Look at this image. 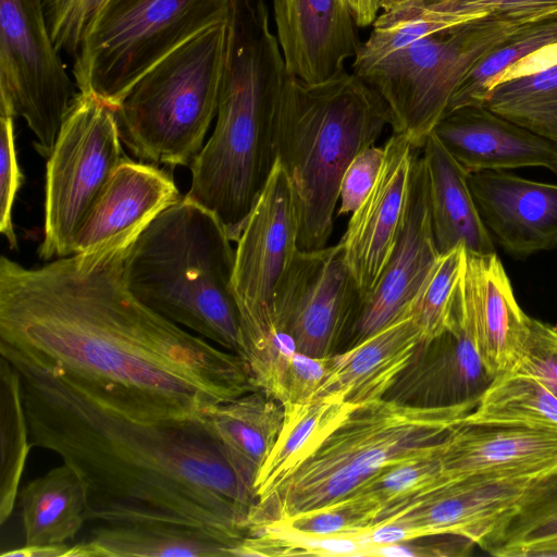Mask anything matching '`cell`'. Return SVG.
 I'll use <instances>...</instances> for the list:
<instances>
[{
	"instance_id": "obj_1",
	"label": "cell",
	"mask_w": 557,
	"mask_h": 557,
	"mask_svg": "<svg viewBox=\"0 0 557 557\" xmlns=\"http://www.w3.org/2000/svg\"><path fill=\"white\" fill-rule=\"evenodd\" d=\"M128 237L25 268L0 259V355L53 370L144 421L199 418L258 389L245 360L185 331L128 289Z\"/></svg>"
},
{
	"instance_id": "obj_2",
	"label": "cell",
	"mask_w": 557,
	"mask_h": 557,
	"mask_svg": "<svg viewBox=\"0 0 557 557\" xmlns=\"http://www.w3.org/2000/svg\"><path fill=\"white\" fill-rule=\"evenodd\" d=\"M32 446L81 479L87 521L166 522L245 540L253 482L201 417L144 421L91 397L60 373L14 356Z\"/></svg>"
},
{
	"instance_id": "obj_3",
	"label": "cell",
	"mask_w": 557,
	"mask_h": 557,
	"mask_svg": "<svg viewBox=\"0 0 557 557\" xmlns=\"http://www.w3.org/2000/svg\"><path fill=\"white\" fill-rule=\"evenodd\" d=\"M287 72L264 0H232L216 123L190 165L184 196L237 242L276 160L275 127Z\"/></svg>"
},
{
	"instance_id": "obj_4",
	"label": "cell",
	"mask_w": 557,
	"mask_h": 557,
	"mask_svg": "<svg viewBox=\"0 0 557 557\" xmlns=\"http://www.w3.org/2000/svg\"><path fill=\"white\" fill-rule=\"evenodd\" d=\"M387 125L384 101L354 72L315 84L287 74L276 116L275 152L293 190L300 250L327 246L342 177Z\"/></svg>"
},
{
	"instance_id": "obj_5",
	"label": "cell",
	"mask_w": 557,
	"mask_h": 557,
	"mask_svg": "<svg viewBox=\"0 0 557 557\" xmlns=\"http://www.w3.org/2000/svg\"><path fill=\"white\" fill-rule=\"evenodd\" d=\"M231 243L211 211L183 197L133 242L124 274L141 304L245 360Z\"/></svg>"
},
{
	"instance_id": "obj_6",
	"label": "cell",
	"mask_w": 557,
	"mask_h": 557,
	"mask_svg": "<svg viewBox=\"0 0 557 557\" xmlns=\"http://www.w3.org/2000/svg\"><path fill=\"white\" fill-rule=\"evenodd\" d=\"M476 404L414 407L383 398L358 405L273 491L257 499L247 532L341 502L386 468L436 454Z\"/></svg>"
},
{
	"instance_id": "obj_7",
	"label": "cell",
	"mask_w": 557,
	"mask_h": 557,
	"mask_svg": "<svg viewBox=\"0 0 557 557\" xmlns=\"http://www.w3.org/2000/svg\"><path fill=\"white\" fill-rule=\"evenodd\" d=\"M228 20L206 28L148 70L114 109L138 159L190 166L216 115Z\"/></svg>"
},
{
	"instance_id": "obj_8",
	"label": "cell",
	"mask_w": 557,
	"mask_h": 557,
	"mask_svg": "<svg viewBox=\"0 0 557 557\" xmlns=\"http://www.w3.org/2000/svg\"><path fill=\"white\" fill-rule=\"evenodd\" d=\"M232 0H108L76 57L78 91L115 109L131 87L184 42L230 17Z\"/></svg>"
},
{
	"instance_id": "obj_9",
	"label": "cell",
	"mask_w": 557,
	"mask_h": 557,
	"mask_svg": "<svg viewBox=\"0 0 557 557\" xmlns=\"http://www.w3.org/2000/svg\"><path fill=\"white\" fill-rule=\"evenodd\" d=\"M233 295L245 361L258 389L270 386L297 351L275 323L277 288L299 250L298 218L287 175L276 159L237 239Z\"/></svg>"
},
{
	"instance_id": "obj_10",
	"label": "cell",
	"mask_w": 557,
	"mask_h": 557,
	"mask_svg": "<svg viewBox=\"0 0 557 557\" xmlns=\"http://www.w3.org/2000/svg\"><path fill=\"white\" fill-rule=\"evenodd\" d=\"M522 25L483 16L424 36L354 73L384 101L393 133L421 149L468 73Z\"/></svg>"
},
{
	"instance_id": "obj_11",
	"label": "cell",
	"mask_w": 557,
	"mask_h": 557,
	"mask_svg": "<svg viewBox=\"0 0 557 557\" xmlns=\"http://www.w3.org/2000/svg\"><path fill=\"white\" fill-rule=\"evenodd\" d=\"M123 158L115 110L78 91L47 162L41 259L73 255L79 228Z\"/></svg>"
},
{
	"instance_id": "obj_12",
	"label": "cell",
	"mask_w": 557,
	"mask_h": 557,
	"mask_svg": "<svg viewBox=\"0 0 557 557\" xmlns=\"http://www.w3.org/2000/svg\"><path fill=\"white\" fill-rule=\"evenodd\" d=\"M76 88L50 36L44 0H0V114L23 117L47 159Z\"/></svg>"
},
{
	"instance_id": "obj_13",
	"label": "cell",
	"mask_w": 557,
	"mask_h": 557,
	"mask_svg": "<svg viewBox=\"0 0 557 557\" xmlns=\"http://www.w3.org/2000/svg\"><path fill=\"white\" fill-rule=\"evenodd\" d=\"M361 301L339 242L299 249L276 292V329L294 339L297 351L332 357L345 343Z\"/></svg>"
},
{
	"instance_id": "obj_14",
	"label": "cell",
	"mask_w": 557,
	"mask_h": 557,
	"mask_svg": "<svg viewBox=\"0 0 557 557\" xmlns=\"http://www.w3.org/2000/svg\"><path fill=\"white\" fill-rule=\"evenodd\" d=\"M438 256L432 226L428 170L423 157L417 154L396 247L376 286L360 305L345 341L347 348L409 317L411 304Z\"/></svg>"
},
{
	"instance_id": "obj_15",
	"label": "cell",
	"mask_w": 557,
	"mask_h": 557,
	"mask_svg": "<svg viewBox=\"0 0 557 557\" xmlns=\"http://www.w3.org/2000/svg\"><path fill=\"white\" fill-rule=\"evenodd\" d=\"M383 147L384 160L376 182L350 215L339 240L362 301L376 286L396 247L418 154L405 136L395 133Z\"/></svg>"
},
{
	"instance_id": "obj_16",
	"label": "cell",
	"mask_w": 557,
	"mask_h": 557,
	"mask_svg": "<svg viewBox=\"0 0 557 557\" xmlns=\"http://www.w3.org/2000/svg\"><path fill=\"white\" fill-rule=\"evenodd\" d=\"M544 478L480 475L447 481L383 522L405 525L411 540L451 534L482 548L528 491Z\"/></svg>"
},
{
	"instance_id": "obj_17",
	"label": "cell",
	"mask_w": 557,
	"mask_h": 557,
	"mask_svg": "<svg viewBox=\"0 0 557 557\" xmlns=\"http://www.w3.org/2000/svg\"><path fill=\"white\" fill-rule=\"evenodd\" d=\"M454 312L486 370L493 376L509 372L525 342L530 317L518 305L496 252L467 251Z\"/></svg>"
},
{
	"instance_id": "obj_18",
	"label": "cell",
	"mask_w": 557,
	"mask_h": 557,
	"mask_svg": "<svg viewBox=\"0 0 557 557\" xmlns=\"http://www.w3.org/2000/svg\"><path fill=\"white\" fill-rule=\"evenodd\" d=\"M553 15L557 0H384L352 69L362 70L424 36L483 16L529 24Z\"/></svg>"
},
{
	"instance_id": "obj_19",
	"label": "cell",
	"mask_w": 557,
	"mask_h": 557,
	"mask_svg": "<svg viewBox=\"0 0 557 557\" xmlns=\"http://www.w3.org/2000/svg\"><path fill=\"white\" fill-rule=\"evenodd\" d=\"M480 216L512 258L525 259L557 246V185L507 171L469 173Z\"/></svg>"
},
{
	"instance_id": "obj_20",
	"label": "cell",
	"mask_w": 557,
	"mask_h": 557,
	"mask_svg": "<svg viewBox=\"0 0 557 557\" xmlns=\"http://www.w3.org/2000/svg\"><path fill=\"white\" fill-rule=\"evenodd\" d=\"M276 37L288 75L321 83L345 71L360 47L343 0H272Z\"/></svg>"
},
{
	"instance_id": "obj_21",
	"label": "cell",
	"mask_w": 557,
	"mask_h": 557,
	"mask_svg": "<svg viewBox=\"0 0 557 557\" xmlns=\"http://www.w3.org/2000/svg\"><path fill=\"white\" fill-rule=\"evenodd\" d=\"M444 476L544 478L557 471V431L467 424L454 428L438 450Z\"/></svg>"
},
{
	"instance_id": "obj_22",
	"label": "cell",
	"mask_w": 557,
	"mask_h": 557,
	"mask_svg": "<svg viewBox=\"0 0 557 557\" xmlns=\"http://www.w3.org/2000/svg\"><path fill=\"white\" fill-rule=\"evenodd\" d=\"M493 379L454 312L449 330L417 345L384 399L414 407L478 403Z\"/></svg>"
},
{
	"instance_id": "obj_23",
	"label": "cell",
	"mask_w": 557,
	"mask_h": 557,
	"mask_svg": "<svg viewBox=\"0 0 557 557\" xmlns=\"http://www.w3.org/2000/svg\"><path fill=\"white\" fill-rule=\"evenodd\" d=\"M432 133L468 173L540 166L557 174V145L484 104L445 113Z\"/></svg>"
},
{
	"instance_id": "obj_24",
	"label": "cell",
	"mask_w": 557,
	"mask_h": 557,
	"mask_svg": "<svg viewBox=\"0 0 557 557\" xmlns=\"http://www.w3.org/2000/svg\"><path fill=\"white\" fill-rule=\"evenodd\" d=\"M181 198L171 174L124 157L79 228L73 253L138 236L153 218Z\"/></svg>"
},
{
	"instance_id": "obj_25",
	"label": "cell",
	"mask_w": 557,
	"mask_h": 557,
	"mask_svg": "<svg viewBox=\"0 0 557 557\" xmlns=\"http://www.w3.org/2000/svg\"><path fill=\"white\" fill-rule=\"evenodd\" d=\"M421 341L420 330L407 317L333 355L314 398L337 397L356 405L383 399Z\"/></svg>"
},
{
	"instance_id": "obj_26",
	"label": "cell",
	"mask_w": 557,
	"mask_h": 557,
	"mask_svg": "<svg viewBox=\"0 0 557 557\" xmlns=\"http://www.w3.org/2000/svg\"><path fill=\"white\" fill-rule=\"evenodd\" d=\"M244 540L206 528L166 523H96L66 557H225Z\"/></svg>"
},
{
	"instance_id": "obj_27",
	"label": "cell",
	"mask_w": 557,
	"mask_h": 557,
	"mask_svg": "<svg viewBox=\"0 0 557 557\" xmlns=\"http://www.w3.org/2000/svg\"><path fill=\"white\" fill-rule=\"evenodd\" d=\"M434 238L440 253L462 245L474 255L495 253L469 185V173L431 133L422 146Z\"/></svg>"
},
{
	"instance_id": "obj_28",
	"label": "cell",
	"mask_w": 557,
	"mask_h": 557,
	"mask_svg": "<svg viewBox=\"0 0 557 557\" xmlns=\"http://www.w3.org/2000/svg\"><path fill=\"white\" fill-rule=\"evenodd\" d=\"M201 418L231 462L255 485L282 429L283 405L256 389L207 407Z\"/></svg>"
},
{
	"instance_id": "obj_29",
	"label": "cell",
	"mask_w": 557,
	"mask_h": 557,
	"mask_svg": "<svg viewBox=\"0 0 557 557\" xmlns=\"http://www.w3.org/2000/svg\"><path fill=\"white\" fill-rule=\"evenodd\" d=\"M25 545L66 544L87 521V498L77 473L65 462L17 493Z\"/></svg>"
},
{
	"instance_id": "obj_30",
	"label": "cell",
	"mask_w": 557,
	"mask_h": 557,
	"mask_svg": "<svg viewBox=\"0 0 557 557\" xmlns=\"http://www.w3.org/2000/svg\"><path fill=\"white\" fill-rule=\"evenodd\" d=\"M357 406L337 397L283 406L282 429L255 480L257 499L273 491Z\"/></svg>"
},
{
	"instance_id": "obj_31",
	"label": "cell",
	"mask_w": 557,
	"mask_h": 557,
	"mask_svg": "<svg viewBox=\"0 0 557 557\" xmlns=\"http://www.w3.org/2000/svg\"><path fill=\"white\" fill-rule=\"evenodd\" d=\"M482 549L498 557L557 556V471L528 491Z\"/></svg>"
},
{
	"instance_id": "obj_32",
	"label": "cell",
	"mask_w": 557,
	"mask_h": 557,
	"mask_svg": "<svg viewBox=\"0 0 557 557\" xmlns=\"http://www.w3.org/2000/svg\"><path fill=\"white\" fill-rule=\"evenodd\" d=\"M462 423L557 431V398L531 376L498 374Z\"/></svg>"
},
{
	"instance_id": "obj_33",
	"label": "cell",
	"mask_w": 557,
	"mask_h": 557,
	"mask_svg": "<svg viewBox=\"0 0 557 557\" xmlns=\"http://www.w3.org/2000/svg\"><path fill=\"white\" fill-rule=\"evenodd\" d=\"M0 523L11 516L18 484L32 443L25 413L21 377L4 357H0Z\"/></svg>"
},
{
	"instance_id": "obj_34",
	"label": "cell",
	"mask_w": 557,
	"mask_h": 557,
	"mask_svg": "<svg viewBox=\"0 0 557 557\" xmlns=\"http://www.w3.org/2000/svg\"><path fill=\"white\" fill-rule=\"evenodd\" d=\"M484 106L557 145V66L497 85Z\"/></svg>"
},
{
	"instance_id": "obj_35",
	"label": "cell",
	"mask_w": 557,
	"mask_h": 557,
	"mask_svg": "<svg viewBox=\"0 0 557 557\" xmlns=\"http://www.w3.org/2000/svg\"><path fill=\"white\" fill-rule=\"evenodd\" d=\"M555 41L557 15L520 26L468 73L454 92L446 113L465 106L484 104L499 73L522 57Z\"/></svg>"
},
{
	"instance_id": "obj_36",
	"label": "cell",
	"mask_w": 557,
	"mask_h": 557,
	"mask_svg": "<svg viewBox=\"0 0 557 557\" xmlns=\"http://www.w3.org/2000/svg\"><path fill=\"white\" fill-rule=\"evenodd\" d=\"M372 548L358 533L318 535L276 522L248 531L236 556H369Z\"/></svg>"
},
{
	"instance_id": "obj_37",
	"label": "cell",
	"mask_w": 557,
	"mask_h": 557,
	"mask_svg": "<svg viewBox=\"0 0 557 557\" xmlns=\"http://www.w3.org/2000/svg\"><path fill=\"white\" fill-rule=\"evenodd\" d=\"M462 245L440 253L435 264L413 299L409 317L420 330L422 341L449 330L454 322V302L466 265Z\"/></svg>"
},
{
	"instance_id": "obj_38",
	"label": "cell",
	"mask_w": 557,
	"mask_h": 557,
	"mask_svg": "<svg viewBox=\"0 0 557 557\" xmlns=\"http://www.w3.org/2000/svg\"><path fill=\"white\" fill-rule=\"evenodd\" d=\"M447 481L437 451L424 458L393 465L357 492L372 496L380 504L381 511L372 524L375 525L401 511L420 495Z\"/></svg>"
},
{
	"instance_id": "obj_39",
	"label": "cell",
	"mask_w": 557,
	"mask_h": 557,
	"mask_svg": "<svg viewBox=\"0 0 557 557\" xmlns=\"http://www.w3.org/2000/svg\"><path fill=\"white\" fill-rule=\"evenodd\" d=\"M380 511L381 507L375 498L357 492L341 502L297 516L283 523L298 531L318 535H348L370 528Z\"/></svg>"
},
{
	"instance_id": "obj_40",
	"label": "cell",
	"mask_w": 557,
	"mask_h": 557,
	"mask_svg": "<svg viewBox=\"0 0 557 557\" xmlns=\"http://www.w3.org/2000/svg\"><path fill=\"white\" fill-rule=\"evenodd\" d=\"M108 0H44L48 29L57 50L76 57Z\"/></svg>"
},
{
	"instance_id": "obj_41",
	"label": "cell",
	"mask_w": 557,
	"mask_h": 557,
	"mask_svg": "<svg viewBox=\"0 0 557 557\" xmlns=\"http://www.w3.org/2000/svg\"><path fill=\"white\" fill-rule=\"evenodd\" d=\"M509 372L537 380L557 398V326L530 317L525 342Z\"/></svg>"
},
{
	"instance_id": "obj_42",
	"label": "cell",
	"mask_w": 557,
	"mask_h": 557,
	"mask_svg": "<svg viewBox=\"0 0 557 557\" xmlns=\"http://www.w3.org/2000/svg\"><path fill=\"white\" fill-rule=\"evenodd\" d=\"M14 116L0 114V231L12 249L17 238L12 223V208L23 181L17 161Z\"/></svg>"
},
{
	"instance_id": "obj_43",
	"label": "cell",
	"mask_w": 557,
	"mask_h": 557,
	"mask_svg": "<svg viewBox=\"0 0 557 557\" xmlns=\"http://www.w3.org/2000/svg\"><path fill=\"white\" fill-rule=\"evenodd\" d=\"M384 160V147L372 145L347 166L339 185L336 216L352 214L374 186Z\"/></svg>"
},
{
	"instance_id": "obj_44",
	"label": "cell",
	"mask_w": 557,
	"mask_h": 557,
	"mask_svg": "<svg viewBox=\"0 0 557 557\" xmlns=\"http://www.w3.org/2000/svg\"><path fill=\"white\" fill-rule=\"evenodd\" d=\"M330 358L312 357L296 351L289 361L282 405H301L311 401L325 379Z\"/></svg>"
},
{
	"instance_id": "obj_45",
	"label": "cell",
	"mask_w": 557,
	"mask_h": 557,
	"mask_svg": "<svg viewBox=\"0 0 557 557\" xmlns=\"http://www.w3.org/2000/svg\"><path fill=\"white\" fill-rule=\"evenodd\" d=\"M476 544L451 534H433L406 542L374 546L369 556H465Z\"/></svg>"
},
{
	"instance_id": "obj_46",
	"label": "cell",
	"mask_w": 557,
	"mask_h": 557,
	"mask_svg": "<svg viewBox=\"0 0 557 557\" xmlns=\"http://www.w3.org/2000/svg\"><path fill=\"white\" fill-rule=\"evenodd\" d=\"M555 66H557V41L545 45L510 64L494 78L492 90L504 82L544 72Z\"/></svg>"
},
{
	"instance_id": "obj_47",
	"label": "cell",
	"mask_w": 557,
	"mask_h": 557,
	"mask_svg": "<svg viewBox=\"0 0 557 557\" xmlns=\"http://www.w3.org/2000/svg\"><path fill=\"white\" fill-rule=\"evenodd\" d=\"M357 27L372 26L382 10V0H343Z\"/></svg>"
},
{
	"instance_id": "obj_48",
	"label": "cell",
	"mask_w": 557,
	"mask_h": 557,
	"mask_svg": "<svg viewBox=\"0 0 557 557\" xmlns=\"http://www.w3.org/2000/svg\"><path fill=\"white\" fill-rule=\"evenodd\" d=\"M70 547L67 544L24 545L1 554V557H66Z\"/></svg>"
},
{
	"instance_id": "obj_49",
	"label": "cell",
	"mask_w": 557,
	"mask_h": 557,
	"mask_svg": "<svg viewBox=\"0 0 557 557\" xmlns=\"http://www.w3.org/2000/svg\"><path fill=\"white\" fill-rule=\"evenodd\" d=\"M383 1H384V0H382V2H383Z\"/></svg>"
}]
</instances>
